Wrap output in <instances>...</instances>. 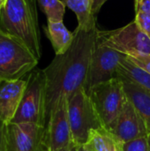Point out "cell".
I'll return each mask as SVG.
<instances>
[{"label": "cell", "instance_id": "24", "mask_svg": "<svg viewBox=\"0 0 150 151\" xmlns=\"http://www.w3.org/2000/svg\"><path fill=\"white\" fill-rule=\"evenodd\" d=\"M108 0H92V12L94 16L96 18L97 14L99 13L102 6L107 2Z\"/></svg>", "mask_w": 150, "mask_h": 151}, {"label": "cell", "instance_id": "10", "mask_svg": "<svg viewBox=\"0 0 150 151\" xmlns=\"http://www.w3.org/2000/svg\"><path fill=\"white\" fill-rule=\"evenodd\" d=\"M72 142L68 118V100L62 98L51 111L45 126V147L49 151H58Z\"/></svg>", "mask_w": 150, "mask_h": 151}, {"label": "cell", "instance_id": "4", "mask_svg": "<svg viewBox=\"0 0 150 151\" xmlns=\"http://www.w3.org/2000/svg\"><path fill=\"white\" fill-rule=\"evenodd\" d=\"M11 123H33L46 126V79L43 70L34 69L27 78V86Z\"/></svg>", "mask_w": 150, "mask_h": 151}, {"label": "cell", "instance_id": "18", "mask_svg": "<svg viewBox=\"0 0 150 151\" xmlns=\"http://www.w3.org/2000/svg\"><path fill=\"white\" fill-rule=\"evenodd\" d=\"M47 17L48 21H63L65 13V4L62 0H37Z\"/></svg>", "mask_w": 150, "mask_h": 151}, {"label": "cell", "instance_id": "21", "mask_svg": "<svg viewBox=\"0 0 150 151\" xmlns=\"http://www.w3.org/2000/svg\"><path fill=\"white\" fill-rule=\"evenodd\" d=\"M134 20L140 28L150 38V13L138 12H136Z\"/></svg>", "mask_w": 150, "mask_h": 151}, {"label": "cell", "instance_id": "7", "mask_svg": "<svg viewBox=\"0 0 150 151\" xmlns=\"http://www.w3.org/2000/svg\"><path fill=\"white\" fill-rule=\"evenodd\" d=\"M125 57V54L104 45L97 35L84 85L87 94L95 86L117 78L118 64Z\"/></svg>", "mask_w": 150, "mask_h": 151}, {"label": "cell", "instance_id": "17", "mask_svg": "<svg viewBox=\"0 0 150 151\" xmlns=\"http://www.w3.org/2000/svg\"><path fill=\"white\" fill-rule=\"evenodd\" d=\"M72 10L78 20V27L92 29L96 27V18L92 12V0H62Z\"/></svg>", "mask_w": 150, "mask_h": 151}, {"label": "cell", "instance_id": "27", "mask_svg": "<svg viewBox=\"0 0 150 151\" xmlns=\"http://www.w3.org/2000/svg\"><path fill=\"white\" fill-rule=\"evenodd\" d=\"M4 3H5V0H0V10H1L2 7L4 6Z\"/></svg>", "mask_w": 150, "mask_h": 151}, {"label": "cell", "instance_id": "12", "mask_svg": "<svg viewBox=\"0 0 150 151\" xmlns=\"http://www.w3.org/2000/svg\"><path fill=\"white\" fill-rule=\"evenodd\" d=\"M26 86L27 79L0 82V119L5 124L11 122L14 118Z\"/></svg>", "mask_w": 150, "mask_h": 151}, {"label": "cell", "instance_id": "8", "mask_svg": "<svg viewBox=\"0 0 150 151\" xmlns=\"http://www.w3.org/2000/svg\"><path fill=\"white\" fill-rule=\"evenodd\" d=\"M102 42L125 55L131 52L150 54V38L140 28L135 20L114 30H98Z\"/></svg>", "mask_w": 150, "mask_h": 151}, {"label": "cell", "instance_id": "14", "mask_svg": "<svg viewBox=\"0 0 150 151\" xmlns=\"http://www.w3.org/2000/svg\"><path fill=\"white\" fill-rule=\"evenodd\" d=\"M43 30L56 55L65 53L70 47L74 37L73 32L69 31L63 21H48L47 26L43 27Z\"/></svg>", "mask_w": 150, "mask_h": 151}, {"label": "cell", "instance_id": "6", "mask_svg": "<svg viewBox=\"0 0 150 151\" xmlns=\"http://www.w3.org/2000/svg\"><path fill=\"white\" fill-rule=\"evenodd\" d=\"M67 100L72 141L78 145H83L88 140L90 130L101 127L103 125L84 88L74 92Z\"/></svg>", "mask_w": 150, "mask_h": 151}, {"label": "cell", "instance_id": "9", "mask_svg": "<svg viewBox=\"0 0 150 151\" xmlns=\"http://www.w3.org/2000/svg\"><path fill=\"white\" fill-rule=\"evenodd\" d=\"M45 127L33 123L5 124V151H43Z\"/></svg>", "mask_w": 150, "mask_h": 151}, {"label": "cell", "instance_id": "11", "mask_svg": "<svg viewBox=\"0 0 150 151\" xmlns=\"http://www.w3.org/2000/svg\"><path fill=\"white\" fill-rule=\"evenodd\" d=\"M108 129L124 143L149 135L144 119L128 98L121 113Z\"/></svg>", "mask_w": 150, "mask_h": 151}, {"label": "cell", "instance_id": "1", "mask_svg": "<svg viewBox=\"0 0 150 151\" xmlns=\"http://www.w3.org/2000/svg\"><path fill=\"white\" fill-rule=\"evenodd\" d=\"M98 28L77 27L68 50L56 55L43 69L46 79V124L49 117L62 98L70 97L84 88L88 73Z\"/></svg>", "mask_w": 150, "mask_h": 151}, {"label": "cell", "instance_id": "28", "mask_svg": "<svg viewBox=\"0 0 150 151\" xmlns=\"http://www.w3.org/2000/svg\"><path fill=\"white\" fill-rule=\"evenodd\" d=\"M140 1H141V0H135V4H137V3L140 2Z\"/></svg>", "mask_w": 150, "mask_h": 151}, {"label": "cell", "instance_id": "29", "mask_svg": "<svg viewBox=\"0 0 150 151\" xmlns=\"http://www.w3.org/2000/svg\"><path fill=\"white\" fill-rule=\"evenodd\" d=\"M1 81H1V80H0V82H1Z\"/></svg>", "mask_w": 150, "mask_h": 151}, {"label": "cell", "instance_id": "22", "mask_svg": "<svg viewBox=\"0 0 150 151\" xmlns=\"http://www.w3.org/2000/svg\"><path fill=\"white\" fill-rule=\"evenodd\" d=\"M135 12H143L150 13V0H141L135 4Z\"/></svg>", "mask_w": 150, "mask_h": 151}, {"label": "cell", "instance_id": "5", "mask_svg": "<svg viewBox=\"0 0 150 151\" xmlns=\"http://www.w3.org/2000/svg\"><path fill=\"white\" fill-rule=\"evenodd\" d=\"M88 95L103 127L106 128L115 122L127 101L124 84L118 77L95 86Z\"/></svg>", "mask_w": 150, "mask_h": 151}, {"label": "cell", "instance_id": "26", "mask_svg": "<svg viewBox=\"0 0 150 151\" xmlns=\"http://www.w3.org/2000/svg\"><path fill=\"white\" fill-rule=\"evenodd\" d=\"M77 151H90L88 150H87L83 145H78V149H77Z\"/></svg>", "mask_w": 150, "mask_h": 151}, {"label": "cell", "instance_id": "13", "mask_svg": "<svg viewBox=\"0 0 150 151\" xmlns=\"http://www.w3.org/2000/svg\"><path fill=\"white\" fill-rule=\"evenodd\" d=\"M83 146L90 151H124V142L104 127L90 130Z\"/></svg>", "mask_w": 150, "mask_h": 151}, {"label": "cell", "instance_id": "25", "mask_svg": "<svg viewBox=\"0 0 150 151\" xmlns=\"http://www.w3.org/2000/svg\"><path fill=\"white\" fill-rule=\"evenodd\" d=\"M77 149H78V144H76L74 142H72L69 146H67V147H65V148H64V149H62V150H60L58 151H77ZM43 151H49L48 150H44Z\"/></svg>", "mask_w": 150, "mask_h": 151}, {"label": "cell", "instance_id": "15", "mask_svg": "<svg viewBox=\"0 0 150 151\" xmlns=\"http://www.w3.org/2000/svg\"><path fill=\"white\" fill-rule=\"evenodd\" d=\"M118 77L124 84V88L127 98L144 119L150 135V94L130 81L120 76Z\"/></svg>", "mask_w": 150, "mask_h": 151}, {"label": "cell", "instance_id": "23", "mask_svg": "<svg viewBox=\"0 0 150 151\" xmlns=\"http://www.w3.org/2000/svg\"><path fill=\"white\" fill-rule=\"evenodd\" d=\"M0 151H5V123L0 119Z\"/></svg>", "mask_w": 150, "mask_h": 151}, {"label": "cell", "instance_id": "3", "mask_svg": "<svg viewBox=\"0 0 150 151\" xmlns=\"http://www.w3.org/2000/svg\"><path fill=\"white\" fill-rule=\"evenodd\" d=\"M38 59L18 37L0 30V80L17 81L33 71Z\"/></svg>", "mask_w": 150, "mask_h": 151}, {"label": "cell", "instance_id": "19", "mask_svg": "<svg viewBox=\"0 0 150 151\" xmlns=\"http://www.w3.org/2000/svg\"><path fill=\"white\" fill-rule=\"evenodd\" d=\"M126 58L134 65L150 73V54L143 52H131L126 55Z\"/></svg>", "mask_w": 150, "mask_h": 151}, {"label": "cell", "instance_id": "20", "mask_svg": "<svg viewBox=\"0 0 150 151\" xmlns=\"http://www.w3.org/2000/svg\"><path fill=\"white\" fill-rule=\"evenodd\" d=\"M124 151H150V135L124 143Z\"/></svg>", "mask_w": 150, "mask_h": 151}, {"label": "cell", "instance_id": "2", "mask_svg": "<svg viewBox=\"0 0 150 151\" xmlns=\"http://www.w3.org/2000/svg\"><path fill=\"white\" fill-rule=\"evenodd\" d=\"M37 0H5L0 10V30L20 39L39 60L42 57Z\"/></svg>", "mask_w": 150, "mask_h": 151}, {"label": "cell", "instance_id": "16", "mask_svg": "<svg viewBox=\"0 0 150 151\" xmlns=\"http://www.w3.org/2000/svg\"><path fill=\"white\" fill-rule=\"evenodd\" d=\"M118 76L123 77L150 94V73L145 72L126 57L119 62Z\"/></svg>", "mask_w": 150, "mask_h": 151}]
</instances>
